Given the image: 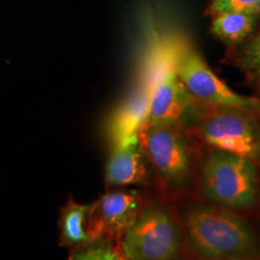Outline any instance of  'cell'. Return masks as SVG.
Returning <instances> with one entry per match:
<instances>
[{"label":"cell","instance_id":"cell-14","mask_svg":"<svg viewBox=\"0 0 260 260\" xmlns=\"http://www.w3.org/2000/svg\"><path fill=\"white\" fill-rule=\"evenodd\" d=\"M224 12H251L260 15V0H212L207 14L214 17Z\"/></svg>","mask_w":260,"mask_h":260},{"label":"cell","instance_id":"cell-15","mask_svg":"<svg viewBox=\"0 0 260 260\" xmlns=\"http://www.w3.org/2000/svg\"><path fill=\"white\" fill-rule=\"evenodd\" d=\"M71 260H119V255L113 251L111 246L99 243L76 252Z\"/></svg>","mask_w":260,"mask_h":260},{"label":"cell","instance_id":"cell-1","mask_svg":"<svg viewBox=\"0 0 260 260\" xmlns=\"http://www.w3.org/2000/svg\"><path fill=\"white\" fill-rule=\"evenodd\" d=\"M144 50L141 58L151 77V107L147 125L180 126L190 118L195 102L181 83L175 68L174 28L144 18Z\"/></svg>","mask_w":260,"mask_h":260},{"label":"cell","instance_id":"cell-7","mask_svg":"<svg viewBox=\"0 0 260 260\" xmlns=\"http://www.w3.org/2000/svg\"><path fill=\"white\" fill-rule=\"evenodd\" d=\"M145 157L171 186L182 184L190 171L186 140L176 125H146L139 133Z\"/></svg>","mask_w":260,"mask_h":260},{"label":"cell","instance_id":"cell-11","mask_svg":"<svg viewBox=\"0 0 260 260\" xmlns=\"http://www.w3.org/2000/svg\"><path fill=\"white\" fill-rule=\"evenodd\" d=\"M260 18L251 12H224L213 17L211 31L228 46H237L253 31Z\"/></svg>","mask_w":260,"mask_h":260},{"label":"cell","instance_id":"cell-2","mask_svg":"<svg viewBox=\"0 0 260 260\" xmlns=\"http://www.w3.org/2000/svg\"><path fill=\"white\" fill-rule=\"evenodd\" d=\"M193 252L203 260H229L260 255V242L251 226L233 210L195 205L183 214Z\"/></svg>","mask_w":260,"mask_h":260},{"label":"cell","instance_id":"cell-12","mask_svg":"<svg viewBox=\"0 0 260 260\" xmlns=\"http://www.w3.org/2000/svg\"><path fill=\"white\" fill-rule=\"evenodd\" d=\"M89 205L77 204L69 200L61 211L60 233L61 242L68 246L92 245L89 233Z\"/></svg>","mask_w":260,"mask_h":260},{"label":"cell","instance_id":"cell-9","mask_svg":"<svg viewBox=\"0 0 260 260\" xmlns=\"http://www.w3.org/2000/svg\"><path fill=\"white\" fill-rule=\"evenodd\" d=\"M140 198L135 190L112 191L90 204L89 233L93 243L124 235L139 214Z\"/></svg>","mask_w":260,"mask_h":260},{"label":"cell","instance_id":"cell-10","mask_svg":"<svg viewBox=\"0 0 260 260\" xmlns=\"http://www.w3.org/2000/svg\"><path fill=\"white\" fill-rule=\"evenodd\" d=\"M145 154L139 135L122 145L113 146L106 164V182L110 186H132L147 180Z\"/></svg>","mask_w":260,"mask_h":260},{"label":"cell","instance_id":"cell-4","mask_svg":"<svg viewBox=\"0 0 260 260\" xmlns=\"http://www.w3.org/2000/svg\"><path fill=\"white\" fill-rule=\"evenodd\" d=\"M201 187L207 199L229 210L253 206L258 191L256 164L249 159L213 149L201 169Z\"/></svg>","mask_w":260,"mask_h":260},{"label":"cell","instance_id":"cell-18","mask_svg":"<svg viewBox=\"0 0 260 260\" xmlns=\"http://www.w3.org/2000/svg\"><path fill=\"white\" fill-rule=\"evenodd\" d=\"M258 118H259V123H260V112H259V117H258Z\"/></svg>","mask_w":260,"mask_h":260},{"label":"cell","instance_id":"cell-6","mask_svg":"<svg viewBox=\"0 0 260 260\" xmlns=\"http://www.w3.org/2000/svg\"><path fill=\"white\" fill-rule=\"evenodd\" d=\"M181 249L180 228L171 213L158 204L139 212L122 240L126 260H177Z\"/></svg>","mask_w":260,"mask_h":260},{"label":"cell","instance_id":"cell-13","mask_svg":"<svg viewBox=\"0 0 260 260\" xmlns=\"http://www.w3.org/2000/svg\"><path fill=\"white\" fill-rule=\"evenodd\" d=\"M234 61L260 92V30L236 52Z\"/></svg>","mask_w":260,"mask_h":260},{"label":"cell","instance_id":"cell-3","mask_svg":"<svg viewBox=\"0 0 260 260\" xmlns=\"http://www.w3.org/2000/svg\"><path fill=\"white\" fill-rule=\"evenodd\" d=\"M260 110L195 102L190 118L199 138L213 149L260 162Z\"/></svg>","mask_w":260,"mask_h":260},{"label":"cell","instance_id":"cell-17","mask_svg":"<svg viewBox=\"0 0 260 260\" xmlns=\"http://www.w3.org/2000/svg\"><path fill=\"white\" fill-rule=\"evenodd\" d=\"M119 260H126L125 258H122V256H119Z\"/></svg>","mask_w":260,"mask_h":260},{"label":"cell","instance_id":"cell-5","mask_svg":"<svg viewBox=\"0 0 260 260\" xmlns=\"http://www.w3.org/2000/svg\"><path fill=\"white\" fill-rule=\"evenodd\" d=\"M172 42L178 79L194 102L204 105L260 110L259 99L234 92L211 70L183 31L174 28Z\"/></svg>","mask_w":260,"mask_h":260},{"label":"cell","instance_id":"cell-16","mask_svg":"<svg viewBox=\"0 0 260 260\" xmlns=\"http://www.w3.org/2000/svg\"><path fill=\"white\" fill-rule=\"evenodd\" d=\"M229 260H260V255L249 256V258H241V259H229Z\"/></svg>","mask_w":260,"mask_h":260},{"label":"cell","instance_id":"cell-8","mask_svg":"<svg viewBox=\"0 0 260 260\" xmlns=\"http://www.w3.org/2000/svg\"><path fill=\"white\" fill-rule=\"evenodd\" d=\"M151 107V77L141 58L134 86L112 113L109 122V138L113 146L122 145L148 124Z\"/></svg>","mask_w":260,"mask_h":260}]
</instances>
